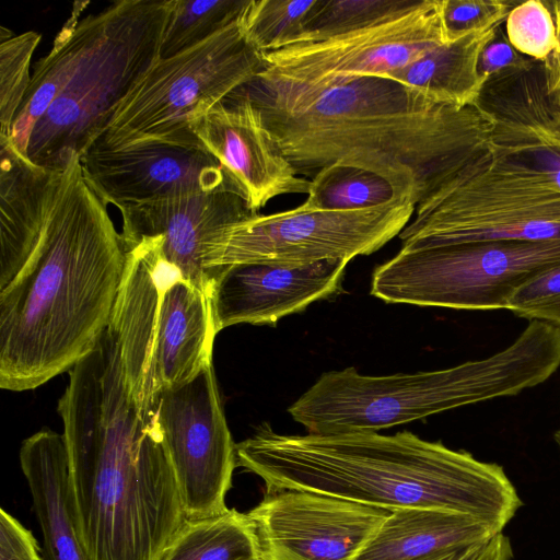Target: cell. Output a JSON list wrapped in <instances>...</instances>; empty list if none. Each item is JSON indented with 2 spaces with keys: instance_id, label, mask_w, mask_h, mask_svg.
Segmentation results:
<instances>
[{
  "instance_id": "obj_22",
  "label": "cell",
  "mask_w": 560,
  "mask_h": 560,
  "mask_svg": "<svg viewBox=\"0 0 560 560\" xmlns=\"http://www.w3.org/2000/svg\"><path fill=\"white\" fill-rule=\"evenodd\" d=\"M495 28L435 46L383 78L410 86L438 103L456 107L476 104L485 84L478 73L479 56Z\"/></svg>"
},
{
  "instance_id": "obj_7",
  "label": "cell",
  "mask_w": 560,
  "mask_h": 560,
  "mask_svg": "<svg viewBox=\"0 0 560 560\" xmlns=\"http://www.w3.org/2000/svg\"><path fill=\"white\" fill-rule=\"evenodd\" d=\"M125 272L109 326L127 389L154 416L158 396L212 365L214 329L208 294L162 255L159 236L125 244Z\"/></svg>"
},
{
  "instance_id": "obj_15",
  "label": "cell",
  "mask_w": 560,
  "mask_h": 560,
  "mask_svg": "<svg viewBox=\"0 0 560 560\" xmlns=\"http://www.w3.org/2000/svg\"><path fill=\"white\" fill-rule=\"evenodd\" d=\"M190 129L253 213L276 197L308 195L311 180L284 158L242 88L192 118Z\"/></svg>"
},
{
  "instance_id": "obj_13",
  "label": "cell",
  "mask_w": 560,
  "mask_h": 560,
  "mask_svg": "<svg viewBox=\"0 0 560 560\" xmlns=\"http://www.w3.org/2000/svg\"><path fill=\"white\" fill-rule=\"evenodd\" d=\"M153 412L187 520L222 514L236 465L212 365L190 382L162 392Z\"/></svg>"
},
{
  "instance_id": "obj_11",
  "label": "cell",
  "mask_w": 560,
  "mask_h": 560,
  "mask_svg": "<svg viewBox=\"0 0 560 560\" xmlns=\"http://www.w3.org/2000/svg\"><path fill=\"white\" fill-rule=\"evenodd\" d=\"M416 205L406 197L355 210H322L307 206L262 215L250 213L228 226L217 241L212 277L218 267L240 262L310 265L350 261L370 255L399 235Z\"/></svg>"
},
{
  "instance_id": "obj_10",
  "label": "cell",
  "mask_w": 560,
  "mask_h": 560,
  "mask_svg": "<svg viewBox=\"0 0 560 560\" xmlns=\"http://www.w3.org/2000/svg\"><path fill=\"white\" fill-rule=\"evenodd\" d=\"M559 265L560 238L401 247L374 270L371 294L388 303L500 310L521 285Z\"/></svg>"
},
{
  "instance_id": "obj_26",
  "label": "cell",
  "mask_w": 560,
  "mask_h": 560,
  "mask_svg": "<svg viewBox=\"0 0 560 560\" xmlns=\"http://www.w3.org/2000/svg\"><path fill=\"white\" fill-rule=\"evenodd\" d=\"M319 0H247L237 23L245 38L260 52L293 45Z\"/></svg>"
},
{
  "instance_id": "obj_39",
  "label": "cell",
  "mask_w": 560,
  "mask_h": 560,
  "mask_svg": "<svg viewBox=\"0 0 560 560\" xmlns=\"http://www.w3.org/2000/svg\"><path fill=\"white\" fill-rule=\"evenodd\" d=\"M553 439H555V441H556V443H557V445H558V447H559V450H560V430H558V431L555 433Z\"/></svg>"
},
{
  "instance_id": "obj_32",
  "label": "cell",
  "mask_w": 560,
  "mask_h": 560,
  "mask_svg": "<svg viewBox=\"0 0 560 560\" xmlns=\"http://www.w3.org/2000/svg\"><path fill=\"white\" fill-rule=\"evenodd\" d=\"M506 310L560 327V265L521 285L509 299Z\"/></svg>"
},
{
  "instance_id": "obj_33",
  "label": "cell",
  "mask_w": 560,
  "mask_h": 560,
  "mask_svg": "<svg viewBox=\"0 0 560 560\" xmlns=\"http://www.w3.org/2000/svg\"><path fill=\"white\" fill-rule=\"evenodd\" d=\"M537 60L517 51L509 42L502 24L482 48L478 60V73L486 83L532 69Z\"/></svg>"
},
{
  "instance_id": "obj_1",
  "label": "cell",
  "mask_w": 560,
  "mask_h": 560,
  "mask_svg": "<svg viewBox=\"0 0 560 560\" xmlns=\"http://www.w3.org/2000/svg\"><path fill=\"white\" fill-rule=\"evenodd\" d=\"M242 89L299 175L314 177L332 164L359 167L416 206L491 145L493 121L476 104L438 103L387 78L313 93L256 78Z\"/></svg>"
},
{
  "instance_id": "obj_14",
  "label": "cell",
  "mask_w": 560,
  "mask_h": 560,
  "mask_svg": "<svg viewBox=\"0 0 560 560\" xmlns=\"http://www.w3.org/2000/svg\"><path fill=\"white\" fill-rule=\"evenodd\" d=\"M392 511L300 490L268 491L247 515L260 560H355Z\"/></svg>"
},
{
  "instance_id": "obj_38",
  "label": "cell",
  "mask_w": 560,
  "mask_h": 560,
  "mask_svg": "<svg viewBox=\"0 0 560 560\" xmlns=\"http://www.w3.org/2000/svg\"><path fill=\"white\" fill-rule=\"evenodd\" d=\"M511 540L502 533L495 535L488 544L479 560H513Z\"/></svg>"
},
{
  "instance_id": "obj_21",
  "label": "cell",
  "mask_w": 560,
  "mask_h": 560,
  "mask_svg": "<svg viewBox=\"0 0 560 560\" xmlns=\"http://www.w3.org/2000/svg\"><path fill=\"white\" fill-rule=\"evenodd\" d=\"M499 526L438 509L392 511L355 560H416L441 551L486 542Z\"/></svg>"
},
{
  "instance_id": "obj_16",
  "label": "cell",
  "mask_w": 560,
  "mask_h": 560,
  "mask_svg": "<svg viewBox=\"0 0 560 560\" xmlns=\"http://www.w3.org/2000/svg\"><path fill=\"white\" fill-rule=\"evenodd\" d=\"M80 162L92 190L117 209L192 192H234L219 162L203 148L143 143L89 151Z\"/></svg>"
},
{
  "instance_id": "obj_8",
  "label": "cell",
  "mask_w": 560,
  "mask_h": 560,
  "mask_svg": "<svg viewBox=\"0 0 560 560\" xmlns=\"http://www.w3.org/2000/svg\"><path fill=\"white\" fill-rule=\"evenodd\" d=\"M404 248L560 238V191L515 153L490 148L416 206Z\"/></svg>"
},
{
  "instance_id": "obj_37",
  "label": "cell",
  "mask_w": 560,
  "mask_h": 560,
  "mask_svg": "<svg viewBox=\"0 0 560 560\" xmlns=\"http://www.w3.org/2000/svg\"><path fill=\"white\" fill-rule=\"evenodd\" d=\"M489 541L472 544L468 546L458 547L455 549H450L446 551H441L416 560H479L483 555Z\"/></svg>"
},
{
  "instance_id": "obj_30",
  "label": "cell",
  "mask_w": 560,
  "mask_h": 560,
  "mask_svg": "<svg viewBox=\"0 0 560 560\" xmlns=\"http://www.w3.org/2000/svg\"><path fill=\"white\" fill-rule=\"evenodd\" d=\"M505 34L521 54L546 61L556 48V27L546 1L527 0L515 4L505 21Z\"/></svg>"
},
{
  "instance_id": "obj_31",
  "label": "cell",
  "mask_w": 560,
  "mask_h": 560,
  "mask_svg": "<svg viewBox=\"0 0 560 560\" xmlns=\"http://www.w3.org/2000/svg\"><path fill=\"white\" fill-rule=\"evenodd\" d=\"M515 4L503 0H442V22L447 43L501 25Z\"/></svg>"
},
{
  "instance_id": "obj_36",
  "label": "cell",
  "mask_w": 560,
  "mask_h": 560,
  "mask_svg": "<svg viewBox=\"0 0 560 560\" xmlns=\"http://www.w3.org/2000/svg\"><path fill=\"white\" fill-rule=\"evenodd\" d=\"M555 22L557 45L546 61L547 93L551 96L560 94V0L546 1Z\"/></svg>"
},
{
  "instance_id": "obj_6",
  "label": "cell",
  "mask_w": 560,
  "mask_h": 560,
  "mask_svg": "<svg viewBox=\"0 0 560 560\" xmlns=\"http://www.w3.org/2000/svg\"><path fill=\"white\" fill-rule=\"evenodd\" d=\"M560 366V327L529 320L516 340L488 358L448 369L360 374L324 373L288 409L308 434L377 432L466 405L513 396L549 378Z\"/></svg>"
},
{
  "instance_id": "obj_35",
  "label": "cell",
  "mask_w": 560,
  "mask_h": 560,
  "mask_svg": "<svg viewBox=\"0 0 560 560\" xmlns=\"http://www.w3.org/2000/svg\"><path fill=\"white\" fill-rule=\"evenodd\" d=\"M497 147L514 152L560 191V148L534 142Z\"/></svg>"
},
{
  "instance_id": "obj_3",
  "label": "cell",
  "mask_w": 560,
  "mask_h": 560,
  "mask_svg": "<svg viewBox=\"0 0 560 560\" xmlns=\"http://www.w3.org/2000/svg\"><path fill=\"white\" fill-rule=\"evenodd\" d=\"M126 248L80 156L50 194L32 255L0 290V387L34 389L72 369L109 326Z\"/></svg>"
},
{
  "instance_id": "obj_40",
  "label": "cell",
  "mask_w": 560,
  "mask_h": 560,
  "mask_svg": "<svg viewBox=\"0 0 560 560\" xmlns=\"http://www.w3.org/2000/svg\"><path fill=\"white\" fill-rule=\"evenodd\" d=\"M552 97H553L556 104L558 105V108L560 109V94L557 96H552Z\"/></svg>"
},
{
  "instance_id": "obj_24",
  "label": "cell",
  "mask_w": 560,
  "mask_h": 560,
  "mask_svg": "<svg viewBox=\"0 0 560 560\" xmlns=\"http://www.w3.org/2000/svg\"><path fill=\"white\" fill-rule=\"evenodd\" d=\"M399 197L383 177L369 171L332 164L311 179L305 203L322 210H355L380 206Z\"/></svg>"
},
{
  "instance_id": "obj_9",
  "label": "cell",
  "mask_w": 560,
  "mask_h": 560,
  "mask_svg": "<svg viewBox=\"0 0 560 560\" xmlns=\"http://www.w3.org/2000/svg\"><path fill=\"white\" fill-rule=\"evenodd\" d=\"M266 67L265 55L245 38L236 20L185 51L159 58L89 151L143 143L202 148L190 129L191 119L255 80Z\"/></svg>"
},
{
  "instance_id": "obj_28",
  "label": "cell",
  "mask_w": 560,
  "mask_h": 560,
  "mask_svg": "<svg viewBox=\"0 0 560 560\" xmlns=\"http://www.w3.org/2000/svg\"><path fill=\"white\" fill-rule=\"evenodd\" d=\"M500 143H541L560 148V109L546 86L526 89L510 106L504 120L494 127Z\"/></svg>"
},
{
  "instance_id": "obj_5",
  "label": "cell",
  "mask_w": 560,
  "mask_h": 560,
  "mask_svg": "<svg viewBox=\"0 0 560 560\" xmlns=\"http://www.w3.org/2000/svg\"><path fill=\"white\" fill-rule=\"evenodd\" d=\"M75 2L35 65L9 139L34 164L60 172L85 154L160 58L171 0H121L81 18Z\"/></svg>"
},
{
  "instance_id": "obj_29",
  "label": "cell",
  "mask_w": 560,
  "mask_h": 560,
  "mask_svg": "<svg viewBox=\"0 0 560 560\" xmlns=\"http://www.w3.org/2000/svg\"><path fill=\"white\" fill-rule=\"evenodd\" d=\"M42 39L35 31L14 35L0 26V135L11 136L16 113L27 92L33 54Z\"/></svg>"
},
{
  "instance_id": "obj_23",
  "label": "cell",
  "mask_w": 560,
  "mask_h": 560,
  "mask_svg": "<svg viewBox=\"0 0 560 560\" xmlns=\"http://www.w3.org/2000/svg\"><path fill=\"white\" fill-rule=\"evenodd\" d=\"M259 557L256 530L247 513L186 520L162 560H246Z\"/></svg>"
},
{
  "instance_id": "obj_19",
  "label": "cell",
  "mask_w": 560,
  "mask_h": 560,
  "mask_svg": "<svg viewBox=\"0 0 560 560\" xmlns=\"http://www.w3.org/2000/svg\"><path fill=\"white\" fill-rule=\"evenodd\" d=\"M60 172L34 164L0 135V290L35 249Z\"/></svg>"
},
{
  "instance_id": "obj_34",
  "label": "cell",
  "mask_w": 560,
  "mask_h": 560,
  "mask_svg": "<svg viewBox=\"0 0 560 560\" xmlns=\"http://www.w3.org/2000/svg\"><path fill=\"white\" fill-rule=\"evenodd\" d=\"M0 560H44L31 530L4 509L0 511Z\"/></svg>"
},
{
  "instance_id": "obj_41",
  "label": "cell",
  "mask_w": 560,
  "mask_h": 560,
  "mask_svg": "<svg viewBox=\"0 0 560 560\" xmlns=\"http://www.w3.org/2000/svg\"><path fill=\"white\" fill-rule=\"evenodd\" d=\"M246 560H260V558L246 559Z\"/></svg>"
},
{
  "instance_id": "obj_25",
  "label": "cell",
  "mask_w": 560,
  "mask_h": 560,
  "mask_svg": "<svg viewBox=\"0 0 560 560\" xmlns=\"http://www.w3.org/2000/svg\"><path fill=\"white\" fill-rule=\"evenodd\" d=\"M247 0H171L160 58L185 51L235 22Z\"/></svg>"
},
{
  "instance_id": "obj_20",
  "label": "cell",
  "mask_w": 560,
  "mask_h": 560,
  "mask_svg": "<svg viewBox=\"0 0 560 560\" xmlns=\"http://www.w3.org/2000/svg\"><path fill=\"white\" fill-rule=\"evenodd\" d=\"M20 464L43 534L47 560H88L72 512L63 433L43 429L24 440Z\"/></svg>"
},
{
  "instance_id": "obj_18",
  "label": "cell",
  "mask_w": 560,
  "mask_h": 560,
  "mask_svg": "<svg viewBox=\"0 0 560 560\" xmlns=\"http://www.w3.org/2000/svg\"><path fill=\"white\" fill-rule=\"evenodd\" d=\"M118 210L124 244L159 236L163 257L207 294L217 241L228 226L253 213L243 198L228 189L174 196Z\"/></svg>"
},
{
  "instance_id": "obj_17",
  "label": "cell",
  "mask_w": 560,
  "mask_h": 560,
  "mask_svg": "<svg viewBox=\"0 0 560 560\" xmlns=\"http://www.w3.org/2000/svg\"><path fill=\"white\" fill-rule=\"evenodd\" d=\"M349 261L240 262L215 269L208 290L217 334L236 324L275 325L341 289Z\"/></svg>"
},
{
  "instance_id": "obj_12",
  "label": "cell",
  "mask_w": 560,
  "mask_h": 560,
  "mask_svg": "<svg viewBox=\"0 0 560 560\" xmlns=\"http://www.w3.org/2000/svg\"><path fill=\"white\" fill-rule=\"evenodd\" d=\"M442 44V0H419L368 27L267 52L257 79L295 92H320L358 78H383Z\"/></svg>"
},
{
  "instance_id": "obj_4",
  "label": "cell",
  "mask_w": 560,
  "mask_h": 560,
  "mask_svg": "<svg viewBox=\"0 0 560 560\" xmlns=\"http://www.w3.org/2000/svg\"><path fill=\"white\" fill-rule=\"evenodd\" d=\"M236 465L268 491L300 490L395 511L438 509L503 529L523 502L502 466L402 431L288 435L262 423Z\"/></svg>"
},
{
  "instance_id": "obj_27",
  "label": "cell",
  "mask_w": 560,
  "mask_h": 560,
  "mask_svg": "<svg viewBox=\"0 0 560 560\" xmlns=\"http://www.w3.org/2000/svg\"><path fill=\"white\" fill-rule=\"evenodd\" d=\"M419 0H319L295 44L354 32L413 8ZM291 46V45H290Z\"/></svg>"
},
{
  "instance_id": "obj_2",
  "label": "cell",
  "mask_w": 560,
  "mask_h": 560,
  "mask_svg": "<svg viewBox=\"0 0 560 560\" xmlns=\"http://www.w3.org/2000/svg\"><path fill=\"white\" fill-rule=\"evenodd\" d=\"M69 381L58 412L88 560H162L187 518L155 413L131 398L110 326Z\"/></svg>"
}]
</instances>
